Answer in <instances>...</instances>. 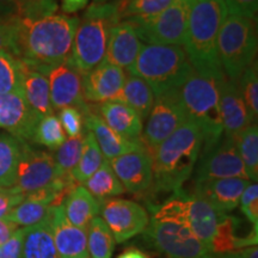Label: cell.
<instances>
[{
  "mask_svg": "<svg viewBox=\"0 0 258 258\" xmlns=\"http://www.w3.org/2000/svg\"><path fill=\"white\" fill-rule=\"evenodd\" d=\"M220 178L249 179L234 140L225 135L213 146L201 150L195 182Z\"/></svg>",
  "mask_w": 258,
  "mask_h": 258,
  "instance_id": "10",
  "label": "cell"
},
{
  "mask_svg": "<svg viewBox=\"0 0 258 258\" xmlns=\"http://www.w3.org/2000/svg\"><path fill=\"white\" fill-rule=\"evenodd\" d=\"M24 200V195L14 192L11 189H0V218H5L6 214Z\"/></svg>",
  "mask_w": 258,
  "mask_h": 258,
  "instance_id": "46",
  "label": "cell"
},
{
  "mask_svg": "<svg viewBox=\"0 0 258 258\" xmlns=\"http://www.w3.org/2000/svg\"><path fill=\"white\" fill-rule=\"evenodd\" d=\"M178 95L186 120L201 129L202 148L217 144L224 135L217 80L194 71L179 86Z\"/></svg>",
  "mask_w": 258,
  "mask_h": 258,
  "instance_id": "7",
  "label": "cell"
},
{
  "mask_svg": "<svg viewBox=\"0 0 258 258\" xmlns=\"http://www.w3.org/2000/svg\"><path fill=\"white\" fill-rule=\"evenodd\" d=\"M22 61L10 51H0V95L22 92Z\"/></svg>",
  "mask_w": 258,
  "mask_h": 258,
  "instance_id": "37",
  "label": "cell"
},
{
  "mask_svg": "<svg viewBox=\"0 0 258 258\" xmlns=\"http://www.w3.org/2000/svg\"><path fill=\"white\" fill-rule=\"evenodd\" d=\"M64 217L71 224L86 230L93 219L99 217L101 202L96 200L84 185L78 184L62 202Z\"/></svg>",
  "mask_w": 258,
  "mask_h": 258,
  "instance_id": "26",
  "label": "cell"
},
{
  "mask_svg": "<svg viewBox=\"0 0 258 258\" xmlns=\"http://www.w3.org/2000/svg\"><path fill=\"white\" fill-rule=\"evenodd\" d=\"M257 30L253 19L227 15L218 35V54L226 78L235 82L256 62Z\"/></svg>",
  "mask_w": 258,
  "mask_h": 258,
  "instance_id": "8",
  "label": "cell"
},
{
  "mask_svg": "<svg viewBox=\"0 0 258 258\" xmlns=\"http://www.w3.org/2000/svg\"><path fill=\"white\" fill-rule=\"evenodd\" d=\"M186 121L178 90L156 96L141 141L152 151Z\"/></svg>",
  "mask_w": 258,
  "mask_h": 258,
  "instance_id": "11",
  "label": "cell"
},
{
  "mask_svg": "<svg viewBox=\"0 0 258 258\" xmlns=\"http://www.w3.org/2000/svg\"><path fill=\"white\" fill-rule=\"evenodd\" d=\"M143 46V41L139 37L135 25L129 19H122L111 29L106 53L102 62L128 70L138 57Z\"/></svg>",
  "mask_w": 258,
  "mask_h": 258,
  "instance_id": "20",
  "label": "cell"
},
{
  "mask_svg": "<svg viewBox=\"0 0 258 258\" xmlns=\"http://www.w3.org/2000/svg\"><path fill=\"white\" fill-rule=\"evenodd\" d=\"M21 10V0H0V17L9 19L19 17Z\"/></svg>",
  "mask_w": 258,
  "mask_h": 258,
  "instance_id": "47",
  "label": "cell"
},
{
  "mask_svg": "<svg viewBox=\"0 0 258 258\" xmlns=\"http://www.w3.org/2000/svg\"><path fill=\"white\" fill-rule=\"evenodd\" d=\"M129 74L145 80L154 96L178 90L194 72L182 46L144 44Z\"/></svg>",
  "mask_w": 258,
  "mask_h": 258,
  "instance_id": "6",
  "label": "cell"
},
{
  "mask_svg": "<svg viewBox=\"0 0 258 258\" xmlns=\"http://www.w3.org/2000/svg\"><path fill=\"white\" fill-rule=\"evenodd\" d=\"M251 180L244 178H220L195 182L194 195L207 201L220 213H230L239 206L241 194Z\"/></svg>",
  "mask_w": 258,
  "mask_h": 258,
  "instance_id": "21",
  "label": "cell"
},
{
  "mask_svg": "<svg viewBox=\"0 0 258 258\" xmlns=\"http://www.w3.org/2000/svg\"><path fill=\"white\" fill-rule=\"evenodd\" d=\"M56 0H28L22 2L19 17L25 19H38L57 14Z\"/></svg>",
  "mask_w": 258,
  "mask_h": 258,
  "instance_id": "41",
  "label": "cell"
},
{
  "mask_svg": "<svg viewBox=\"0 0 258 258\" xmlns=\"http://www.w3.org/2000/svg\"><path fill=\"white\" fill-rule=\"evenodd\" d=\"M109 163L125 191L141 194L152 186V154L146 146L122 154Z\"/></svg>",
  "mask_w": 258,
  "mask_h": 258,
  "instance_id": "15",
  "label": "cell"
},
{
  "mask_svg": "<svg viewBox=\"0 0 258 258\" xmlns=\"http://www.w3.org/2000/svg\"><path fill=\"white\" fill-rule=\"evenodd\" d=\"M228 15L256 19L258 0H224Z\"/></svg>",
  "mask_w": 258,
  "mask_h": 258,
  "instance_id": "43",
  "label": "cell"
},
{
  "mask_svg": "<svg viewBox=\"0 0 258 258\" xmlns=\"http://www.w3.org/2000/svg\"><path fill=\"white\" fill-rule=\"evenodd\" d=\"M46 74L49 82L50 102L54 110L76 106L84 114L90 111V105L83 96V77L70 61L50 67Z\"/></svg>",
  "mask_w": 258,
  "mask_h": 258,
  "instance_id": "14",
  "label": "cell"
},
{
  "mask_svg": "<svg viewBox=\"0 0 258 258\" xmlns=\"http://www.w3.org/2000/svg\"><path fill=\"white\" fill-rule=\"evenodd\" d=\"M238 90L243 101L249 110L250 117L253 122H257L258 116V71L257 63L254 62L247 67L239 78L235 80Z\"/></svg>",
  "mask_w": 258,
  "mask_h": 258,
  "instance_id": "39",
  "label": "cell"
},
{
  "mask_svg": "<svg viewBox=\"0 0 258 258\" xmlns=\"http://www.w3.org/2000/svg\"><path fill=\"white\" fill-rule=\"evenodd\" d=\"M49 215V214H48ZM24 228L21 258H59L49 219Z\"/></svg>",
  "mask_w": 258,
  "mask_h": 258,
  "instance_id": "27",
  "label": "cell"
},
{
  "mask_svg": "<svg viewBox=\"0 0 258 258\" xmlns=\"http://www.w3.org/2000/svg\"><path fill=\"white\" fill-rule=\"evenodd\" d=\"M121 19L117 3L92 4L79 19L70 62L84 77L104 60L110 31Z\"/></svg>",
  "mask_w": 258,
  "mask_h": 258,
  "instance_id": "5",
  "label": "cell"
},
{
  "mask_svg": "<svg viewBox=\"0 0 258 258\" xmlns=\"http://www.w3.org/2000/svg\"><path fill=\"white\" fill-rule=\"evenodd\" d=\"M21 2H28V0H21Z\"/></svg>",
  "mask_w": 258,
  "mask_h": 258,
  "instance_id": "53",
  "label": "cell"
},
{
  "mask_svg": "<svg viewBox=\"0 0 258 258\" xmlns=\"http://www.w3.org/2000/svg\"><path fill=\"white\" fill-rule=\"evenodd\" d=\"M49 219L53 239L59 258H89L86 230L71 224L64 217L62 205L50 208Z\"/></svg>",
  "mask_w": 258,
  "mask_h": 258,
  "instance_id": "17",
  "label": "cell"
},
{
  "mask_svg": "<svg viewBox=\"0 0 258 258\" xmlns=\"http://www.w3.org/2000/svg\"><path fill=\"white\" fill-rule=\"evenodd\" d=\"M62 10L66 14H76L88 6L90 0H61Z\"/></svg>",
  "mask_w": 258,
  "mask_h": 258,
  "instance_id": "50",
  "label": "cell"
},
{
  "mask_svg": "<svg viewBox=\"0 0 258 258\" xmlns=\"http://www.w3.org/2000/svg\"><path fill=\"white\" fill-rule=\"evenodd\" d=\"M84 135L78 138H67L66 141L54 151L53 157L55 160L59 177L71 175V172L78 164L83 151Z\"/></svg>",
  "mask_w": 258,
  "mask_h": 258,
  "instance_id": "38",
  "label": "cell"
},
{
  "mask_svg": "<svg viewBox=\"0 0 258 258\" xmlns=\"http://www.w3.org/2000/svg\"><path fill=\"white\" fill-rule=\"evenodd\" d=\"M218 88L224 135L234 139L241 131L257 122L251 120L237 83L225 77L218 82Z\"/></svg>",
  "mask_w": 258,
  "mask_h": 258,
  "instance_id": "19",
  "label": "cell"
},
{
  "mask_svg": "<svg viewBox=\"0 0 258 258\" xmlns=\"http://www.w3.org/2000/svg\"><path fill=\"white\" fill-rule=\"evenodd\" d=\"M66 139L67 137L64 134L59 118H57V116L51 114L40 118L36 128H35L31 141L49 148L51 151H55L57 147L66 141Z\"/></svg>",
  "mask_w": 258,
  "mask_h": 258,
  "instance_id": "35",
  "label": "cell"
},
{
  "mask_svg": "<svg viewBox=\"0 0 258 258\" xmlns=\"http://www.w3.org/2000/svg\"><path fill=\"white\" fill-rule=\"evenodd\" d=\"M154 93L150 85L139 77L129 74L120 93L112 102L123 103L137 112L141 120H146L154 103Z\"/></svg>",
  "mask_w": 258,
  "mask_h": 258,
  "instance_id": "28",
  "label": "cell"
},
{
  "mask_svg": "<svg viewBox=\"0 0 258 258\" xmlns=\"http://www.w3.org/2000/svg\"><path fill=\"white\" fill-rule=\"evenodd\" d=\"M235 147L251 182L258 180V127L250 124L234 139Z\"/></svg>",
  "mask_w": 258,
  "mask_h": 258,
  "instance_id": "32",
  "label": "cell"
},
{
  "mask_svg": "<svg viewBox=\"0 0 258 258\" xmlns=\"http://www.w3.org/2000/svg\"><path fill=\"white\" fill-rule=\"evenodd\" d=\"M57 176V169L53 154L36 150L28 143H22L14 192L28 195L49 185Z\"/></svg>",
  "mask_w": 258,
  "mask_h": 258,
  "instance_id": "12",
  "label": "cell"
},
{
  "mask_svg": "<svg viewBox=\"0 0 258 258\" xmlns=\"http://www.w3.org/2000/svg\"><path fill=\"white\" fill-rule=\"evenodd\" d=\"M24 228H18L8 241L0 245V258H21Z\"/></svg>",
  "mask_w": 258,
  "mask_h": 258,
  "instance_id": "44",
  "label": "cell"
},
{
  "mask_svg": "<svg viewBox=\"0 0 258 258\" xmlns=\"http://www.w3.org/2000/svg\"><path fill=\"white\" fill-rule=\"evenodd\" d=\"M18 228V226L12 221L6 218H0V245L8 241Z\"/></svg>",
  "mask_w": 258,
  "mask_h": 258,
  "instance_id": "48",
  "label": "cell"
},
{
  "mask_svg": "<svg viewBox=\"0 0 258 258\" xmlns=\"http://www.w3.org/2000/svg\"><path fill=\"white\" fill-rule=\"evenodd\" d=\"M57 118H59L62 129L69 138H78L85 134V114L76 106H69L63 108L57 112Z\"/></svg>",
  "mask_w": 258,
  "mask_h": 258,
  "instance_id": "40",
  "label": "cell"
},
{
  "mask_svg": "<svg viewBox=\"0 0 258 258\" xmlns=\"http://www.w3.org/2000/svg\"><path fill=\"white\" fill-rule=\"evenodd\" d=\"M84 188L101 203L125 192L109 160L103 161L101 167L84 183Z\"/></svg>",
  "mask_w": 258,
  "mask_h": 258,
  "instance_id": "29",
  "label": "cell"
},
{
  "mask_svg": "<svg viewBox=\"0 0 258 258\" xmlns=\"http://www.w3.org/2000/svg\"><path fill=\"white\" fill-rule=\"evenodd\" d=\"M109 0H95L93 4H104V3H108Z\"/></svg>",
  "mask_w": 258,
  "mask_h": 258,
  "instance_id": "52",
  "label": "cell"
},
{
  "mask_svg": "<svg viewBox=\"0 0 258 258\" xmlns=\"http://www.w3.org/2000/svg\"><path fill=\"white\" fill-rule=\"evenodd\" d=\"M21 90L25 101L38 117L54 114L47 74L37 64L22 60Z\"/></svg>",
  "mask_w": 258,
  "mask_h": 258,
  "instance_id": "22",
  "label": "cell"
},
{
  "mask_svg": "<svg viewBox=\"0 0 258 258\" xmlns=\"http://www.w3.org/2000/svg\"><path fill=\"white\" fill-rule=\"evenodd\" d=\"M117 258H150L144 251L137 249V247H129L118 254Z\"/></svg>",
  "mask_w": 258,
  "mask_h": 258,
  "instance_id": "51",
  "label": "cell"
},
{
  "mask_svg": "<svg viewBox=\"0 0 258 258\" xmlns=\"http://www.w3.org/2000/svg\"><path fill=\"white\" fill-rule=\"evenodd\" d=\"M51 207L53 206L46 201L25 195L23 201L12 208L5 218L17 225L18 227L19 226L29 227V226H34L46 220Z\"/></svg>",
  "mask_w": 258,
  "mask_h": 258,
  "instance_id": "31",
  "label": "cell"
},
{
  "mask_svg": "<svg viewBox=\"0 0 258 258\" xmlns=\"http://www.w3.org/2000/svg\"><path fill=\"white\" fill-rule=\"evenodd\" d=\"M78 24V17L59 14L38 19L17 17L12 54L43 70L67 62Z\"/></svg>",
  "mask_w": 258,
  "mask_h": 258,
  "instance_id": "1",
  "label": "cell"
},
{
  "mask_svg": "<svg viewBox=\"0 0 258 258\" xmlns=\"http://www.w3.org/2000/svg\"><path fill=\"white\" fill-rule=\"evenodd\" d=\"M22 143L12 135H0V189L12 188L16 183Z\"/></svg>",
  "mask_w": 258,
  "mask_h": 258,
  "instance_id": "30",
  "label": "cell"
},
{
  "mask_svg": "<svg viewBox=\"0 0 258 258\" xmlns=\"http://www.w3.org/2000/svg\"><path fill=\"white\" fill-rule=\"evenodd\" d=\"M120 19L150 18L169 8L173 0H117Z\"/></svg>",
  "mask_w": 258,
  "mask_h": 258,
  "instance_id": "36",
  "label": "cell"
},
{
  "mask_svg": "<svg viewBox=\"0 0 258 258\" xmlns=\"http://www.w3.org/2000/svg\"><path fill=\"white\" fill-rule=\"evenodd\" d=\"M16 18L0 17V51L6 50L12 54Z\"/></svg>",
  "mask_w": 258,
  "mask_h": 258,
  "instance_id": "45",
  "label": "cell"
},
{
  "mask_svg": "<svg viewBox=\"0 0 258 258\" xmlns=\"http://www.w3.org/2000/svg\"><path fill=\"white\" fill-rule=\"evenodd\" d=\"M101 213L116 243H124L135 235L144 233L150 224L146 209L132 200H106L101 203Z\"/></svg>",
  "mask_w": 258,
  "mask_h": 258,
  "instance_id": "13",
  "label": "cell"
},
{
  "mask_svg": "<svg viewBox=\"0 0 258 258\" xmlns=\"http://www.w3.org/2000/svg\"><path fill=\"white\" fill-rule=\"evenodd\" d=\"M85 129L91 132L105 160H112L138 148L144 147L141 140H128L109 127L102 117L90 109L85 114Z\"/></svg>",
  "mask_w": 258,
  "mask_h": 258,
  "instance_id": "23",
  "label": "cell"
},
{
  "mask_svg": "<svg viewBox=\"0 0 258 258\" xmlns=\"http://www.w3.org/2000/svg\"><path fill=\"white\" fill-rule=\"evenodd\" d=\"M203 145L198 125L186 120L169 138L151 151L154 194L175 192L191 176Z\"/></svg>",
  "mask_w": 258,
  "mask_h": 258,
  "instance_id": "3",
  "label": "cell"
},
{
  "mask_svg": "<svg viewBox=\"0 0 258 258\" xmlns=\"http://www.w3.org/2000/svg\"><path fill=\"white\" fill-rule=\"evenodd\" d=\"M88 252L91 258H111L115 249V238L110 228L101 217L90 222L86 228Z\"/></svg>",
  "mask_w": 258,
  "mask_h": 258,
  "instance_id": "34",
  "label": "cell"
},
{
  "mask_svg": "<svg viewBox=\"0 0 258 258\" xmlns=\"http://www.w3.org/2000/svg\"><path fill=\"white\" fill-rule=\"evenodd\" d=\"M192 0H173L169 8L150 18H131L139 37L148 44L182 46Z\"/></svg>",
  "mask_w": 258,
  "mask_h": 258,
  "instance_id": "9",
  "label": "cell"
},
{
  "mask_svg": "<svg viewBox=\"0 0 258 258\" xmlns=\"http://www.w3.org/2000/svg\"><path fill=\"white\" fill-rule=\"evenodd\" d=\"M215 258H258V249L257 246L245 247V249L233 251V252L218 254Z\"/></svg>",
  "mask_w": 258,
  "mask_h": 258,
  "instance_id": "49",
  "label": "cell"
},
{
  "mask_svg": "<svg viewBox=\"0 0 258 258\" xmlns=\"http://www.w3.org/2000/svg\"><path fill=\"white\" fill-rule=\"evenodd\" d=\"M104 160V157H103L92 133L86 129L85 135H84L82 154H80L78 164L71 172V175L78 184L83 185L101 167Z\"/></svg>",
  "mask_w": 258,
  "mask_h": 258,
  "instance_id": "33",
  "label": "cell"
},
{
  "mask_svg": "<svg viewBox=\"0 0 258 258\" xmlns=\"http://www.w3.org/2000/svg\"><path fill=\"white\" fill-rule=\"evenodd\" d=\"M188 198L179 189L154 208L145 238L169 258H215L190 228Z\"/></svg>",
  "mask_w": 258,
  "mask_h": 258,
  "instance_id": "2",
  "label": "cell"
},
{
  "mask_svg": "<svg viewBox=\"0 0 258 258\" xmlns=\"http://www.w3.org/2000/svg\"><path fill=\"white\" fill-rule=\"evenodd\" d=\"M227 15L224 0H192L183 43L194 71L217 82L225 78L218 54V35Z\"/></svg>",
  "mask_w": 258,
  "mask_h": 258,
  "instance_id": "4",
  "label": "cell"
},
{
  "mask_svg": "<svg viewBox=\"0 0 258 258\" xmlns=\"http://www.w3.org/2000/svg\"><path fill=\"white\" fill-rule=\"evenodd\" d=\"M40 117L29 106L22 92L0 95V127L21 141L32 140Z\"/></svg>",
  "mask_w": 258,
  "mask_h": 258,
  "instance_id": "16",
  "label": "cell"
},
{
  "mask_svg": "<svg viewBox=\"0 0 258 258\" xmlns=\"http://www.w3.org/2000/svg\"><path fill=\"white\" fill-rule=\"evenodd\" d=\"M241 212L251 222L253 228H258V184L250 182L241 194L239 201Z\"/></svg>",
  "mask_w": 258,
  "mask_h": 258,
  "instance_id": "42",
  "label": "cell"
},
{
  "mask_svg": "<svg viewBox=\"0 0 258 258\" xmlns=\"http://www.w3.org/2000/svg\"><path fill=\"white\" fill-rule=\"evenodd\" d=\"M226 213L214 209L205 200L196 195L188 198V222L194 234L211 252L212 245L218 234L219 226ZM212 253V252H211ZM213 254V253H212Z\"/></svg>",
  "mask_w": 258,
  "mask_h": 258,
  "instance_id": "24",
  "label": "cell"
},
{
  "mask_svg": "<svg viewBox=\"0 0 258 258\" xmlns=\"http://www.w3.org/2000/svg\"><path fill=\"white\" fill-rule=\"evenodd\" d=\"M124 70L102 62L83 77V96L85 102L101 104L114 101L125 80Z\"/></svg>",
  "mask_w": 258,
  "mask_h": 258,
  "instance_id": "18",
  "label": "cell"
},
{
  "mask_svg": "<svg viewBox=\"0 0 258 258\" xmlns=\"http://www.w3.org/2000/svg\"><path fill=\"white\" fill-rule=\"evenodd\" d=\"M99 116L116 133L128 140H141L144 121L140 116L123 103L104 102L97 106Z\"/></svg>",
  "mask_w": 258,
  "mask_h": 258,
  "instance_id": "25",
  "label": "cell"
}]
</instances>
